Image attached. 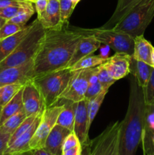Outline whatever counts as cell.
I'll use <instances>...</instances> for the list:
<instances>
[{
    "mask_svg": "<svg viewBox=\"0 0 154 155\" xmlns=\"http://www.w3.org/2000/svg\"><path fill=\"white\" fill-rule=\"evenodd\" d=\"M29 1H30L31 2H33V3H35V2H36V0H29Z\"/></svg>",
    "mask_w": 154,
    "mask_h": 155,
    "instance_id": "cell-50",
    "label": "cell"
},
{
    "mask_svg": "<svg viewBox=\"0 0 154 155\" xmlns=\"http://www.w3.org/2000/svg\"><path fill=\"white\" fill-rule=\"evenodd\" d=\"M90 127L88 111V101L83 99L75 104L73 128V133L77 136L81 145H84L90 141L88 138Z\"/></svg>",
    "mask_w": 154,
    "mask_h": 155,
    "instance_id": "cell-12",
    "label": "cell"
},
{
    "mask_svg": "<svg viewBox=\"0 0 154 155\" xmlns=\"http://www.w3.org/2000/svg\"><path fill=\"white\" fill-rule=\"evenodd\" d=\"M33 4L29 0H0V8L11 5H28Z\"/></svg>",
    "mask_w": 154,
    "mask_h": 155,
    "instance_id": "cell-38",
    "label": "cell"
},
{
    "mask_svg": "<svg viewBox=\"0 0 154 155\" xmlns=\"http://www.w3.org/2000/svg\"><path fill=\"white\" fill-rule=\"evenodd\" d=\"M152 67L154 68V49H153V51H152Z\"/></svg>",
    "mask_w": 154,
    "mask_h": 155,
    "instance_id": "cell-47",
    "label": "cell"
},
{
    "mask_svg": "<svg viewBox=\"0 0 154 155\" xmlns=\"http://www.w3.org/2000/svg\"><path fill=\"white\" fill-rule=\"evenodd\" d=\"M74 72L75 71L66 68L33 79L43 96L45 108L52 107L58 103L60 96L67 88Z\"/></svg>",
    "mask_w": 154,
    "mask_h": 155,
    "instance_id": "cell-5",
    "label": "cell"
},
{
    "mask_svg": "<svg viewBox=\"0 0 154 155\" xmlns=\"http://www.w3.org/2000/svg\"><path fill=\"white\" fill-rule=\"evenodd\" d=\"M101 42L94 36L89 34L84 35L77 44L75 51L69 60L68 64L66 65V69H69V68H71L72 65L75 64L76 62L82 59L83 58L93 54L101 47Z\"/></svg>",
    "mask_w": 154,
    "mask_h": 155,
    "instance_id": "cell-14",
    "label": "cell"
},
{
    "mask_svg": "<svg viewBox=\"0 0 154 155\" xmlns=\"http://www.w3.org/2000/svg\"><path fill=\"white\" fill-rule=\"evenodd\" d=\"M107 59H108V57L101 55V54H99V55L90 54L79 61L69 69L72 71H76L79 70L95 68L105 63Z\"/></svg>",
    "mask_w": 154,
    "mask_h": 155,
    "instance_id": "cell-24",
    "label": "cell"
},
{
    "mask_svg": "<svg viewBox=\"0 0 154 155\" xmlns=\"http://www.w3.org/2000/svg\"><path fill=\"white\" fill-rule=\"evenodd\" d=\"M146 104L142 88L134 77L131 79L128 109L121 121L119 136V155H136L144 130Z\"/></svg>",
    "mask_w": 154,
    "mask_h": 155,
    "instance_id": "cell-2",
    "label": "cell"
},
{
    "mask_svg": "<svg viewBox=\"0 0 154 155\" xmlns=\"http://www.w3.org/2000/svg\"><path fill=\"white\" fill-rule=\"evenodd\" d=\"M81 1V0H72V4L74 5V6H76V5L78 4L79 2Z\"/></svg>",
    "mask_w": 154,
    "mask_h": 155,
    "instance_id": "cell-46",
    "label": "cell"
},
{
    "mask_svg": "<svg viewBox=\"0 0 154 155\" xmlns=\"http://www.w3.org/2000/svg\"><path fill=\"white\" fill-rule=\"evenodd\" d=\"M83 36L80 28L67 26L60 30H45L33 58V78L66 68Z\"/></svg>",
    "mask_w": 154,
    "mask_h": 155,
    "instance_id": "cell-1",
    "label": "cell"
},
{
    "mask_svg": "<svg viewBox=\"0 0 154 155\" xmlns=\"http://www.w3.org/2000/svg\"><path fill=\"white\" fill-rule=\"evenodd\" d=\"M48 0H36L35 2V10L37 13V16L42 15L48 6Z\"/></svg>",
    "mask_w": 154,
    "mask_h": 155,
    "instance_id": "cell-40",
    "label": "cell"
},
{
    "mask_svg": "<svg viewBox=\"0 0 154 155\" xmlns=\"http://www.w3.org/2000/svg\"><path fill=\"white\" fill-rule=\"evenodd\" d=\"M45 32V30L36 18L33 21L31 31L7 58L0 62V71L7 68L21 66L33 60Z\"/></svg>",
    "mask_w": 154,
    "mask_h": 155,
    "instance_id": "cell-3",
    "label": "cell"
},
{
    "mask_svg": "<svg viewBox=\"0 0 154 155\" xmlns=\"http://www.w3.org/2000/svg\"><path fill=\"white\" fill-rule=\"evenodd\" d=\"M11 135L0 132V155H4L6 148L8 146Z\"/></svg>",
    "mask_w": 154,
    "mask_h": 155,
    "instance_id": "cell-39",
    "label": "cell"
},
{
    "mask_svg": "<svg viewBox=\"0 0 154 155\" xmlns=\"http://www.w3.org/2000/svg\"><path fill=\"white\" fill-rule=\"evenodd\" d=\"M82 145H79L78 146H75L74 148L63 151L62 153V155H80L82 152Z\"/></svg>",
    "mask_w": 154,
    "mask_h": 155,
    "instance_id": "cell-41",
    "label": "cell"
},
{
    "mask_svg": "<svg viewBox=\"0 0 154 155\" xmlns=\"http://www.w3.org/2000/svg\"><path fill=\"white\" fill-rule=\"evenodd\" d=\"M143 155H146V152H145V151H144V150H143Z\"/></svg>",
    "mask_w": 154,
    "mask_h": 155,
    "instance_id": "cell-51",
    "label": "cell"
},
{
    "mask_svg": "<svg viewBox=\"0 0 154 155\" xmlns=\"http://www.w3.org/2000/svg\"><path fill=\"white\" fill-rule=\"evenodd\" d=\"M60 2V23L63 27L68 25V22L72 15L75 6L72 0H59Z\"/></svg>",
    "mask_w": 154,
    "mask_h": 155,
    "instance_id": "cell-30",
    "label": "cell"
},
{
    "mask_svg": "<svg viewBox=\"0 0 154 155\" xmlns=\"http://www.w3.org/2000/svg\"><path fill=\"white\" fill-rule=\"evenodd\" d=\"M131 55L125 53L116 52L114 55L108 58L107 61L103 64L109 74L115 80L124 78L130 74Z\"/></svg>",
    "mask_w": 154,
    "mask_h": 155,
    "instance_id": "cell-13",
    "label": "cell"
},
{
    "mask_svg": "<svg viewBox=\"0 0 154 155\" xmlns=\"http://www.w3.org/2000/svg\"><path fill=\"white\" fill-rule=\"evenodd\" d=\"M22 99L27 117L36 116L45 110L43 96L33 79L26 82L23 86Z\"/></svg>",
    "mask_w": 154,
    "mask_h": 155,
    "instance_id": "cell-10",
    "label": "cell"
},
{
    "mask_svg": "<svg viewBox=\"0 0 154 155\" xmlns=\"http://www.w3.org/2000/svg\"><path fill=\"white\" fill-rule=\"evenodd\" d=\"M23 88L0 110V127L11 116L24 109L22 99Z\"/></svg>",
    "mask_w": 154,
    "mask_h": 155,
    "instance_id": "cell-22",
    "label": "cell"
},
{
    "mask_svg": "<svg viewBox=\"0 0 154 155\" xmlns=\"http://www.w3.org/2000/svg\"><path fill=\"white\" fill-rule=\"evenodd\" d=\"M25 27H23V26L18 25V24H14V23L9 22V21H7V22L0 29V40L5 39L8 36L18 33Z\"/></svg>",
    "mask_w": 154,
    "mask_h": 155,
    "instance_id": "cell-35",
    "label": "cell"
},
{
    "mask_svg": "<svg viewBox=\"0 0 154 155\" xmlns=\"http://www.w3.org/2000/svg\"><path fill=\"white\" fill-rule=\"evenodd\" d=\"M153 68L145 62L137 61L132 56L130 61V73L136 79L137 83L142 89L146 86Z\"/></svg>",
    "mask_w": 154,
    "mask_h": 155,
    "instance_id": "cell-20",
    "label": "cell"
},
{
    "mask_svg": "<svg viewBox=\"0 0 154 155\" xmlns=\"http://www.w3.org/2000/svg\"><path fill=\"white\" fill-rule=\"evenodd\" d=\"M38 115H36V116H35L34 115V116H30L26 117V119L21 123V125L17 128V130H15L11 135L10 139H9L8 145H11V144L15 139H18L21 134H23L24 132L27 131V130L31 127V125L33 124V122L35 121V120H36V117Z\"/></svg>",
    "mask_w": 154,
    "mask_h": 155,
    "instance_id": "cell-34",
    "label": "cell"
},
{
    "mask_svg": "<svg viewBox=\"0 0 154 155\" xmlns=\"http://www.w3.org/2000/svg\"><path fill=\"white\" fill-rule=\"evenodd\" d=\"M97 77L98 81L102 85L103 89L106 90H109L110 86H113L116 81L110 76L107 70L103 64L97 67Z\"/></svg>",
    "mask_w": 154,
    "mask_h": 155,
    "instance_id": "cell-32",
    "label": "cell"
},
{
    "mask_svg": "<svg viewBox=\"0 0 154 155\" xmlns=\"http://www.w3.org/2000/svg\"><path fill=\"white\" fill-rule=\"evenodd\" d=\"M107 92H108V90L104 89L95 98H93L91 101H88V120L90 126L91 125L94 119L96 117L97 114H98V110L100 109V107H101V104L104 101Z\"/></svg>",
    "mask_w": 154,
    "mask_h": 155,
    "instance_id": "cell-27",
    "label": "cell"
},
{
    "mask_svg": "<svg viewBox=\"0 0 154 155\" xmlns=\"http://www.w3.org/2000/svg\"><path fill=\"white\" fill-rule=\"evenodd\" d=\"M35 8L29 9V10L25 11V12H22V13L14 16V18H11V19L8 20V21L14 23V24H18V25L23 26V27H25V26H27L26 24H27V21L31 18V17L33 16Z\"/></svg>",
    "mask_w": 154,
    "mask_h": 155,
    "instance_id": "cell-36",
    "label": "cell"
},
{
    "mask_svg": "<svg viewBox=\"0 0 154 155\" xmlns=\"http://www.w3.org/2000/svg\"><path fill=\"white\" fill-rule=\"evenodd\" d=\"M37 19L45 30H60L63 28L60 23V2L59 0H48L45 12Z\"/></svg>",
    "mask_w": 154,
    "mask_h": 155,
    "instance_id": "cell-15",
    "label": "cell"
},
{
    "mask_svg": "<svg viewBox=\"0 0 154 155\" xmlns=\"http://www.w3.org/2000/svg\"><path fill=\"white\" fill-rule=\"evenodd\" d=\"M154 47L146 40L143 35L134 38V52L132 58L152 66V54Z\"/></svg>",
    "mask_w": 154,
    "mask_h": 155,
    "instance_id": "cell-19",
    "label": "cell"
},
{
    "mask_svg": "<svg viewBox=\"0 0 154 155\" xmlns=\"http://www.w3.org/2000/svg\"><path fill=\"white\" fill-rule=\"evenodd\" d=\"M143 98L146 105H152L154 104V68L152 70L149 80L146 86L142 89Z\"/></svg>",
    "mask_w": 154,
    "mask_h": 155,
    "instance_id": "cell-33",
    "label": "cell"
},
{
    "mask_svg": "<svg viewBox=\"0 0 154 155\" xmlns=\"http://www.w3.org/2000/svg\"><path fill=\"white\" fill-rule=\"evenodd\" d=\"M26 117H27V114H26L25 110L24 109H22L19 112L15 114L14 115L9 117L0 127V132L11 135L17 130V128L21 125V123L26 119Z\"/></svg>",
    "mask_w": 154,
    "mask_h": 155,
    "instance_id": "cell-25",
    "label": "cell"
},
{
    "mask_svg": "<svg viewBox=\"0 0 154 155\" xmlns=\"http://www.w3.org/2000/svg\"><path fill=\"white\" fill-rule=\"evenodd\" d=\"M42 113L36 117L33 124L27 131L24 132L18 139H15L11 145L8 146L5 151L4 155H11L30 151V148L29 145H30V141H31L32 138H33V135H34L35 132H36L39 123H40Z\"/></svg>",
    "mask_w": 154,
    "mask_h": 155,
    "instance_id": "cell-16",
    "label": "cell"
},
{
    "mask_svg": "<svg viewBox=\"0 0 154 155\" xmlns=\"http://www.w3.org/2000/svg\"><path fill=\"white\" fill-rule=\"evenodd\" d=\"M146 152V151H145ZM146 155H154V151L153 152H149V153H146Z\"/></svg>",
    "mask_w": 154,
    "mask_h": 155,
    "instance_id": "cell-48",
    "label": "cell"
},
{
    "mask_svg": "<svg viewBox=\"0 0 154 155\" xmlns=\"http://www.w3.org/2000/svg\"><path fill=\"white\" fill-rule=\"evenodd\" d=\"M33 151V155H54L51 153L48 152L44 148H40V149H36V150H32Z\"/></svg>",
    "mask_w": 154,
    "mask_h": 155,
    "instance_id": "cell-43",
    "label": "cell"
},
{
    "mask_svg": "<svg viewBox=\"0 0 154 155\" xmlns=\"http://www.w3.org/2000/svg\"><path fill=\"white\" fill-rule=\"evenodd\" d=\"M120 127L121 121H116L91 140V155H119Z\"/></svg>",
    "mask_w": 154,
    "mask_h": 155,
    "instance_id": "cell-7",
    "label": "cell"
},
{
    "mask_svg": "<svg viewBox=\"0 0 154 155\" xmlns=\"http://www.w3.org/2000/svg\"><path fill=\"white\" fill-rule=\"evenodd\" d=\"M25 84V83H24ZM23 83H14L0 87V107L5 105L23 88Z\"/></svg>",
    "mask_w": 154,
    "mask_h": 155,
    "instance_id": "cell-26",
    "label": "cell"
},
{
    "mask_svg": "<svg viewBox=\"0 0 154 155\" xmlns=\"http://www.w3.org/2000/svg\"><path fill=\"white\" fill-rule=\"evenodd\" d=\"M31 8H34L33 4L28 5H11L0 8V16L8 21L16 15Z\"/></svg>",
    "mask_w": 154,
    "mask_h": 155,
    "instance_id": "cell-29",
    "label": "cell"
},
{
    "mask_svg": "<svg viewBox=\"0 0 154 155\" xmlns=\"http://www.w3.org/2000/svg\"><path fill=\"white\" fill-rule=\"evenodd\" d=\"M95 70L96 67L75 71L67 88L63 92L60 99L68 100L75 103L85 99L89 80Z\"/></svg>",
    "mask_w": 154,
    "mask_h": 155,
    "instance_id": "cell-9",
    "label": "cell"
},
{
    "mask_svg": "<svg viewBox=\"0 0 154 155\" xmlns=\"http://www.w3.org/2000/svg\"><path fill=\"white\" fill-rule=\"evenodd\" d=\"M154 134V104L146 105L143 135L152 138Z\"/></svg>",
    "mask_w": 154,
    "mask_h": 155,
    "instance_id": "cell-31",
    "label": "cell"
},
{
    "mask_svg": "<svg viewBox=\"0 0 154 155\" xmlns=\"http://www.w3.org/2000/svg\"><path fill=\"white\" fill-rule=\"evenodd\" d=\"M104 90L102 85L98 81V77H97V67L95 72L91 76L89 80V85L88 87L87 91L85 95V99L87 101H91L95 98L98 94L101 93Z\"/></svg>",
    "mask_w": 154,
    "mask_h": 155,
    "instance_id": "cell-28",
    "label": "cell"
},
{
    "mask_svg": "<svg viewBox=\"0 0 154 155\" xmlns=\"http://www.w3.org/2000/svg\"><path fill=\"white\" fill-rule=\"evenodd\" d=\"M82 149L80 155H91V140L89 141L87 143L82 145Z\"/></svg>",
    "mask_w": 154,
    "mask_h": 155,
    "instance_id": "cell-42",
    "label": "cell"
},
{
    "mask_svg": "<svg viewBox=\"0 0 154 155\" xmlns=\"http://www.w3.org/2000/svg\"><path fill=\"white\" fill-rule=\"evenodd\" d=\"M63 100L64 101V103L63 104V109L59 114L56 124L67 129L70 132H73L76 103L68 101V100Z\"/></svg>",
    "mask_w": 154,
    "mask_h": 155,
    "instance_id": "cell-23",
    "label": "cell"
},
{
    "mask_svg": "<svg viewBox=\"0 0 154 155\" xmlns=\"http://www.w3.org/2000/svg\"><path fill=\"white\" fill-rule=\"evenodd\" d=\"M81 145L79 140V139L77 138V136H75V133H74L73 132H72V133H70L67 136H66L64 142H63V151H66V150H69L75 146H78V145Z\"/></svg>",
    "mask_w": 154,
    "mask_h": 155,
    "instance_id": "cell-37",
    "label": "cell"
},
{
    "mask_svg": "<svg viewBox=\"0 0 154 155\" xmlns=\"http://www.w3.org/2000/svg\"><path fill=\"white\" fill-rule=\"evenodd\" d=\"M33 27V22L26 26L18 33L0 40V62L7 58L18 46L23 39L31 31Z\"/></svg>",
    "mask_w": 154,
    "mask_h": 155,
    "instance_id": "cell-18",
    "label": "cell"
},
{
    "mask_svg": "<svg viewBox=\"0 0 154 155\" xmlns=\"http://www.w3.org/2000/svg\"><path fill=\"white\" fill-rule=\"evenodd\" d=\"M11 155H33V151H32V150H30V151H24V152L18 153V154H14Z\"/></svg>",
    "mask_w": 154,
    "mask_h": 155,
    "instance_id": "cell-44",
    "label": "cell"
},
{
    "mask_svg": "<svg viewBox=\"0 0 154 155\" xmlns=\"http://www.w3.org/2000/svg\"><path fill=\"white\" fill-rule=\"evenodd\" d=\"M152 145H153V148H154V134L152 137Z\"/></svg>",
    "mask_w": 154,
    "mask_h": 155,
    "instance_id": "cell-49",
    "label": "cell"
},
{
    "mask_svg": "<svg viewBox=\"0 0 154 155\" xmlns=\"http://www.w3.org/2000/svg\"><path fill=\"white\" fill-rule=\"evenodd\" d=\"M63 109V105H55L45 108L41 118L40 123L30 142V150L44 148L45 142L53 127L57 124L59 114Z\"/></svg>",
    "mask_w": 154,
    "mask_h": 155,
    "instance_id": "cell-8",
    "label": "cell"
},
{
    "mask_svg": "<svg viewBox=\"0 0 154 155\" xmlns=\"http://www.w3.org/2000/svg\"><path fill=\"white\" fill-rule=\"evenodd\" d=\"M154 18V0H141L132 8L114 27L135 38L142 36Z\"/></svg>",
    "mask_w": 154,
    "mask_h": 155,
    "instance_id": "cell-4",
    "label": "cell"
},
{
    "mask_svg": "<svg viewBox=\"0 0 154 155\" xmlns=\"http://www.w3.org/2000/svg\"><path fill=\"white\" fill-rule=\"evenodd\" d=\"M70 133L67 129L56 124L47 138L44 149L54 155H62L63 142Z\"/></svg>",
    "mask_w": 154,
    "mask_h": 155,
    "instance_id": "cell-17",
    "label": "cell"
},
{
    "mask_svg": "<svg viewBox=\"0 0 154 155\" xmlns=\"http://www.w3.org/2000/svg\"><path fill=\"white\" fill-rule=\"evenodd\" d=\"M141 0H117L116 9L107 23L103 25V28H113L121 19L126 15V14L139 3Z\"/></svg>",
    "mask_w": 154,
    "mask_h": 155,
    "instance_id": "cell-21",
    "label": "cell"
},
{
    "mask_svg": "<svg viewBox=\"0 0 154 155\" xmlns=\"http://www.w3.org/2000/svg\"><path fill=\"white\" fill-rule=\"evenodd\" d=\"M84 35H92L101 44L107 45L118 53H125L132 56L134 52V39L127 33L118 31L113 28L82 29Z\"/></svg>",
    "mask_w": 154,
    "mask_h": 155,
    "instance_id": "cell-6",
    "label": "cell"
},
{
    "mask_svg": "<svg viewBox=\"0 0 154 155\" xmlns=\"http://www.w3.org/2000/svg\"><path fill=\"white\" fill-rule=\"evenodd\" d=\"M6 22H7V20L5 19V18H2V17L0 16V29L2 28V26L4 25Z\"/></svg>",
    "mask_w": 154,
    "mask_h": 155,
    "instance_id": "cell-45",
    "label": "cell"
},
{
    "mask_svg": "<svg viewBox=\"0 0 154 155\" xmlns=\"http://www.w3.org/2000/svg\"><path fill=\"white\" fill-rule=\"evenodd\" d=\"M33 60L21 66L0 71V87L14 83H24L33 79Z\"/></svg>",
    "mask_w": 154,
    "mask_h": 155,
    "instance_id": "cell-11",
    "label": "cell"
}]
</instances>
